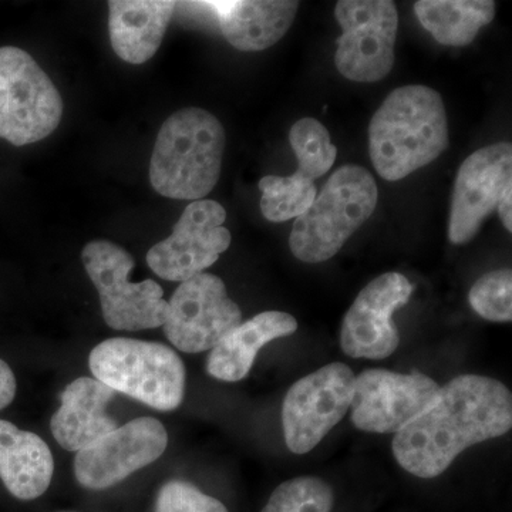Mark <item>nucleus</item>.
Listing matches in <instances>:
<instances>
[{"mask_svg": "<svg viewBox=\"0 0 512 512\" xmlns=\"http://www.w3.org/2000/svg\"><path fill=\"white\" fill-rule=\"evenodd\" d=\"M512 396L491 377L461 375L440 387L429 409L394 436L397 463L420 478H434L458 454L511 430Z\"/></svg>", "mask_w": 512, "mask_h": 512, "instance_id": "f257e3e1", "label": "nucleus"}, {"mask_svg": "<svg viewBox=\"0 0 512 512\" xmlns=\"http://www.w3.org/2000/svg\"><path fill=\"white\" fill-rule=\"evenodd\" d=\"M448 143L446 107L431 87H399L370 121V158L386 181L403 180L433 163Z\"/></svg>", "mask_w": 512, "mask_h": 512, "instance_id": "f03ea898", "label": "nucleus"}, {"mask_svg": "<svg viewBox=\"0 0 512 512\" xmlns=\"http://www.w3.org/2000/svg\"><path fill=\"white\" fill-rule=\"evenodd\" d=\"M225 131L210 111L188 107L160 128L150 161V183L163 197L200 201L220 180Z\"/></svg>", "mask_w": 512, "mask_h": 512, "instance_id": "7ed1b4c3", "label": "nucleus"}, {"mask_svg": "<svg viewBox=\"0 0 512 512\" xmlns=\"http://www.w3.org/2000/svg\"><path fill=\"white\" fill-rule=\"evenodd\" d=\"M377 200L375 178L366 168H338L311 208L296 218L289 237L292 254L306 264L328 261L372 217Z\"/></svg>", "mask_w": 512, "mask_h": 512, "instance_id": "20e7f679", "label": "nucleus"}, {"mask_svg": "<svg viewBox=\"0 0 512 512\" xmlns=\"http://www.w3.org/2000/svg\"><path fill=\"white\" fill-rule=\"evenodd\" d=\"M89 366L94 379L114 392L160 412H171L183 403L185 366L163 343L107 339L92 350Z\"/></svg>", "mask_w": 512, "mask_h": 512, "instance_id": "39448f33", "label": "nucleus"}, {"mask_svg": "<svg viewBox=\"0 0 512 512\" xmlns=\"http://www.w3.org/2000/svg\"><path fill=\"white\" fill-rule=\"evenodd\" d=\"M63 101L42 67L19 47H0V138L16 147L49 137Z\"/></svg>", "mask_w": 512, "mask_h": 512, "instance_id": "423d86ee", "label": "nucleus"}, {"mask_svg": "<svg viewBox=\"0 0 512 512\" xmlns=\"http://www.w3.org/2000/svg\"><path fill=\"white\" fill-rule=\"evenodd\" d=\"M82 259L111 329L138 332L164 325L170 306L164 301L163 288L151 279L140 284L130 281L134 259L126 249L100 239L84 247Z\"/></svg>", "mask_w": 512, "mask_h": 512, "instance_id": "0eeeda50", "label": "nucleus"}, {"mask_svg": "<svg viewBox=\"0 0 512 512\" xmlns=\"http://www.w3.org/2000/svg\"><path fill=\"white\" fill-rule=\"evenodd\" d=\"M342 28L336 47L339 73L357 83H376L392 72L399 15L390 0H340L335 9Z\"/></svg>", "mask_w": 512, "mask_h": 512, "instance_id": "6e6552de", "label": "nucleus"}, {"mask_svg": "<svg viewBox=\"0 0 512 512\" xmlns=\"http://www.w3.org/2000/svg\"><path fill=\"white\" fill-rule=\"evenodd\" d=\"M355 379L345 363H330L293 384L282 406L286 446L292 453H309L342 421L352 404Z\"/></svg>", "mask_w": 512, "mask_h": 512, "instance_id": "1a4fd4ad", "label": "nucleus"}, {"mask_svg": "<svg viewBox=\"0 0 512 512\" xmlns=\"http://www.w3.org/2000/svg\"><path fill=\"white\" fill-rule=\"evenodd\" d=\"M168 306L165 336L185 353L214 349L242 323L241 309L228 298L224 281L212 274L195 275L181 282Z\"/></svg>", "mask_w": 512, "mask_h": 512, "instance_id": "9d476101", "label": "nucleus"}, {"mask_svg": "<svg viewBox=\"0 0 512 512\" xmlns=\"http://www.w3.org/2000/svg\"><path fill=\"white\" fill-rule=\"evenodd\" d=\"M440 386L420 372L369 369L355 379L352 421L367 433H400L429 409Z\"/></svg>", "mask_w": 512, "mask_h": 512, "instance_id": "9b49d317", "label": "nucleus"}, {"mask_svg": "<svg viewBox=\"0 0 512 512\" xmlns=\"http://www.w3.org/2000/svg\"><path fill=\"white\" fill-rule=\"evenodd\" d=\"M225 218L227 211L220 202L192 201L174 225L173 234L148 251L151 271L171 282L204 274L231 245Z\"/></svg>", "mask_w": 512, "mask_h": 512, "instance_id": "f8f14e48", "label": "nucleus"}, {"mask_svg": "<svg viewBox=\"0 0 512 512\" xmlns=\"http://www.w3.org/2000/svg\"><path fill=\"white\" fill-rule=\"evenodd\" d=\"M413 291L412 282L397 272H387L367 284L343 319V352L353 359L382 360L392 356L400 343L393 315L409 302Z\"/></svg>", "mask_w": 512, "mask_h": 512, "instance_id": "ddd939ff", "label": "nucleus"}, {"mask_svg": "<svg viewBox=\"0 0 512 512\" xmlns=\"http://www.w3.org/2000/svg\"><path fill=\"white\" fill-rule=\"evenodd\" d=\"M167 430L153 417H140L104 436L74 458V476L84 488L106 490L163 456Z\"/></svg>", "mask_w": 512, "mask_h": 512, "instance_id": "4468645a", "label": "nucleus"}, {"mask_svg": "<svg viewBox=\"0 0 512 512\" xmlns=\"http://www.w3.org/2000/svg\"><path fill=\"white\" fill-rule=\"evenodd\" d=\"M511 183L510 143L480 148L461 164L448 218V239L451 244L464 245L476 238L484 221L493 214L505 188Z\"/></svg>", "mask_w": 512, "mask_h": 512, "instance_id": "2eb2a0df", "label": "nucleus"}, {"mask_svg": "<svg viewBox=\"0 0 512 512\" xmlns=\"http://www.w3.org/2000/svg\"><path fill=\"white\" fill-rule=\"evenodd\" d=\"M116 396L109 386L90 377H80L67 384L60 394L62 406L53 414V437L67 451L86 450L117 429L107 406Z\"/></svg>", "mask_w": 512, "mask_h": 512, "instance_id": "dca6fc26", "label": "nucleus"}, {"mask_svg": "<svg viewBox=\"0 0 512 512\" xmlns=\"http://www.w3.org/2000/svg\"><path fill=\"white\" fill-rule=\"evenodd\" d=\"M222 35L235 49L261 52L274 46L291 29L299 2L291 0H227L210 2Z\"/></svg>", "mask_w": 512, "mask_h": 512, "instance_id": "f3484780", "label": "nucleus"}, {"mask_svg": "<svg viewBox=\"0 0 512 512\" xmlns=\"http://www.w3.org/2000/svg\"><path fill=\"white\" fill-rule=\"evenodd\" d=\"M298 322L285 312H262L231 330L211 350L208 375L222 382H239L251 372L259 350L272 340L293 335Z\"/></svg>", "mask_w": 512, "mask_h": 512, "instance_id": "a211bd4d", "label": "nucleus"}, {"mask_svg": "<svg viewBox=\"0 0 512 512\" xmlns=\"http://www.w3.org/2000/svg\"><path fill=\"white\" fill-rule=\"evenodd\" d=\"M175 6L177 3L165 0H111L109 32L111 46L116 55L131 64L148 62L163 43Z\"/></svg>", "mask_w": 512, "mask_h": 512, "instance_id": "6ab92c4d", "label": "nucleus"}, {"mask_svg": "<svg viewBox=\"0 0 512 512\" xmlns=\"http://www.w3.org/2000/svg\"><path fill=\"white\" fill-rule=\"evenodd\" d=\"M55 461L42 437L0 420V480L19 500H35L52 483Z\"/></svg>", "mask_w": 512, "mask_h": 512, "instance_id": "aec40b11", "label": "nucleus"}, {"mask_svg": "<svg viewBox=\"0 0 512 512\" xmlns=\"http://www.w3.org/2000/svg\"><path fill=\"white\" fill-rule=\"evenodd\" d=\"M417 19L444 46L470 45L481 28L493 22L491 0H420L414 5Z\"/></svg>", "mask_w": 512, "mask_h": 512, "instance_id": "412c9836", "label": "nucleus"}, {"mask_svg": "<svg viewBox=\"0 0 512 512\" xmlns=\"http://www.w3.org/2000/svg\"><path fill=\"white\" fill-rule=\"evenodd\" d=\"M289 141L298 158L296 177L315 181L328 173L338 157V148L330 140L328 128L315 119H302L293 124Z\"/></svg>", "mask_w": 512, "mask_h": 512, "instance_id": "4be33fe9", "label": "nucleus"}, {"mask_svg": "<svg viewBox=\"0 0 512 512\" xmlns=\"http://www.w3.org/2000/svg\"><path fill=\"white\" fill-rule=\"evenodd\" d=\"M262 192L261 210L266 220L285 222L301 217L311 208L316 198L313 181L296 177H275L268 175L259 181Z\"/></svg>", "mask_w": 512, "mask_h": 512, "instance_id": "5701e85b", "label": "nucleus"}, {"mask_svg": "<svg viewBox=\"0 0 512 512\" xmlns=\"http://www.w3.org/2000/svg\"><path fill=\"white\" fill-rule=\"evenodd\" d=\"M332 487L319 477H296L279 485L261 512H330Z\"/></svg>", "mask_w": 512, "mask_h": 512, "instance_id": "b1692460", "label": "nucleus"}, {"mask_svg": "<svg viewBox=\"0 0 512 512\" xmlns=\"http://www.w3.org/2000/svg\"><path fill=\"white\" fill-rule=\"evenodd\" d=\"M468 301L481 318L490 322H511V269H498L481 276L471 288Z\"/></svg>", "mask_w": 512, "mask_h": 512, "instance_id": "393cba45", "label": "nucleus"}, {"mask_svg": "<svg viewBox=\"0 0 512 512\" xmlns=\"http://www.w3.org/2000/svg\"><path fill=\"white\" fill-rule=\"evenodd\" d=\"M156 512H228L217 498L187 481H170L158 493Z\"/></svg>", "mask_w": 512, "mask_h": 512, "instance_id": "a878e982", "label": "nucleus"}, {"mask_svg": "<svg viewBox=\"0 0 512 512\" xmlns=\"http://www.w3.org/2000/svg\"><path fill=\"white\" fill-rule=\"evenodd\" d=\"M16 396V377L8 363L0 359V410L8 407Z\"/></svg>", "mask_w": 512, "mask_h": 512, "instance_id": "bb28decb", "label": "nucleus"}, {"mask_svg": "<svg viewBox=\"0 0 512 512\" xmlns=\"http://www.w3.org/2000/svg\"><path fill=\"white\" fill-rule=\"evenodd\" d=\"M511 192L512 185H508L497 205L498 215H500L501 222H503L504 228L507 229L508 232L512 231Z\"/></svg>", "mask_w": 512, "mask_h": 512, "instance_id": "cd10ccee", "label": "nucleus"}]
</instances>
